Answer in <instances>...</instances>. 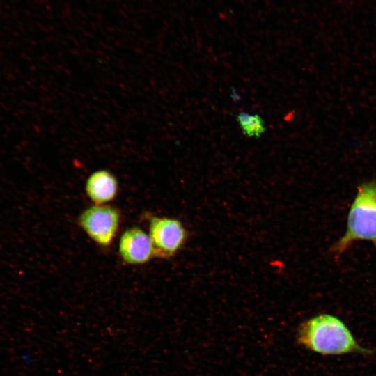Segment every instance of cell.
<instances>
[{
  "label": "cell",
  "mask_w": 376,
  "mask_h": 376,
  "mask_svg": "<svg viewBox=\"0 0 376 376\" xmlns=\"http://www.w3.org/2000/svg\"><path fill=\"white\" fill-rule=\"evenodd\" d=\"M297 340L305 348L326 356L372 353L358 343L340 319L330 314H320L303 322L298 327Z\"/></svg>",
  "instance_id": "obj_1"
},
{
  "label": "cell",
  "mask_w": 376,
  "mask_h": 376,
  "mask_svg": "<svg viewBox=\"0 0 376 376\" xmlns=\"http://www.w3.org/2000/svg\"><path fill=\"white\" fill-rule=\"evenodd\" d=\"M366 240L376 249V182L360 185L350 206L344 235L331 246L336 258L347 250L354 242Z\"/></svg>",
  "instance_id": "obj_2"
},
{
  "label": "cell",
  "mask_w": 376,
  "mask_h": 376,
  "mask_svg": "<svg viewBox=\"0 0 376 376\" xmlns=\"http://www.w3.org/2000/svg\"><path fill=\"white\" fill-rule=\"evenodd\" d=\"M77 221L95 244L108 247L118 233L121 214L118 208L108 204L93 205L83 210Z\"/></svg>",
  "instance_id": "obj_3"
},
{
  "label": "cell",
  "mask_w": 376,
  "mask_h": 376,
  "mask_svg": "<svg viewBox=\"0 0 376 376\" xmlns=\"http://www.w3.org/2000/svg\"><path fill=\"white\" fill-rule=\"evenodd\" d=\"M148 234L153 257L161 259L174 256L187 239V232L182 223L177 219L166 217H151Z\"/></svg>",
  "instance_id": "obj_4"
},
{
  "label": "cell",
  "mask_w": 376,
  "mask_h": 376,
  "mask_svg": "<svg viewBox=\"0 0 376 376\" xmlns=\"http://www.w3.org/2000/svg\"><path fill=\"white\" fill-rule=\"evenodd\" d=\"M118 253L121 260L127 264L136 265L146 263L153 257L148 234L136 226L126 229L119 240Z\"/></svg>",
  "instance_id": "obj_5"
},
{
  "label": "cell",
  "mask_w": 376,
  "mask_h": 376,
  "mask_svg": "<svg viewBox=\"0 0 376 376\" xmlns=\"http://www.w3.org/2000/svg\"><path fill=\"white\" fill-rule=\"evenodd\" d=\"M85 192L94 205H103L113 201L118 191L116 177L109 171L100 169L86 179Z\"/></svg>",
  "instance_id": "obj_6"
},
{
  "label": "cell",
  "mask_w": 376,
  "mask_h": 376,
  "mask_svg": "<svg viewBox=\"0 0 376 376\" xmlns=\"http://www.w3.org/2000/svg\"><path fill=\"white\" fill-rule=\"evenodd\" d=\"M237 121L242 132L249 137L258 138L265 131L264 120L258 114L240 112L237 116Z\"/></svg>",
  "instance_id": "obj_7"
}]
</instances>
